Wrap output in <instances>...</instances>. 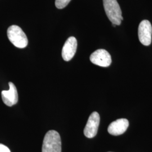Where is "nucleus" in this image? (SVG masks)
<instances>
[{
	"label": "nucleus",
	"mask_w": 152,
	"mask_h": 152,
	"mask_svg": "<svg viewBox=\"0 0 152 152\" xmlns=\"http://www.w3.org/2000/svg\"><path fill=\"white\" fill-rule=\"evenodd\" d=\"M104 7L109 20L114 26H119L123 20L122 11L117 0H103Z\"/></svg>",
	"instance_id": "f257e3e1"
},
{
	"label": "nucleus",
	"mask_w": 152,
	"mask_h": 152,
	"mask_svg": "<svg viewBox=\"0 0 152 152\" xmlns=\"http://www.w3.org/2000/svg\"><path fill=\"white\" fill-rule=\"evenodd\" d=\"M129 125V121L125 118L117 120L112 122L108 128V131L110 135L118 136L125 133Z\"/></svg>",
	"instance_id": "1a4fd4ad"
},
{
	"label": "nucleus",
	"mask_w": 152,
	"mask_h": 152,
	"mask_svg": "<svg viewBox=\"0 0 152 152\" xmlns=\"http://www.w3.org/2000/svg\"><path fill=\"white\" fill-rule=\"evenodd\" d=\"M152 27L151 23L144 20L140 23L138 28V37L141 44L149 46L152 42Z\"/></svg>",
	"instance_id": "20e7f679"
},
{
	"label": "nucleus",
	"mask_w": 152,
	"mask_h": 152,
	"mask_svg": "<svg viewBox=\"0 0 152 152\" xmlns=\"http://www.w3.org/2000/svg\"><path fill=\"white\" fill-rule=\"evenodd\" d=\"M9 90H3L1 92V96L3 102L6 105L11 107L18 103V94L15 85L10 82L9 83Z\"/></svg>",
	"instance_id": "0eeeda50"
},
{
	"label": "nucleus",
	"mask_w": 152,
	"mask_h": 152,
	"mask_svg": "<svg viewBox=\"0 0 152 152\" xmlns=\"http://www.w3.org/2000/svg\"><path fill=\"white\" fill-rule=\"evenodd\" d=\"M77 41L75 37H70L66 41L62 49V57L63 59L68 61L71 60L76 54Z\"/></svg>",
	"instance_id": "6e6552de"
},
{
	"label": "nucleus",
	"mask_w": 152,
	"mask_h": 152,
	"mask_svg": "<svg viewBox=\"0 0 152 152\" xmlns=\"http://www.w3.org/2000/svg\"><path fill=\"white\" fill-rule=\"evenodd\" d=\"M42 152H61V142L59 134L50 130L44 137Z\"/></svg>",
	"instance_id": "f03ea898"
},
{
	"label": "nucleus",
	"mask_w": 152,
	"mask_h": 152,
	"mask_svg": "<svg viewBox=\"0 0 152 152\" xmlns=\"http://www.w3.org/2000/svg\"><path fill=\"white\" fill-rule=\"evenodd\" d=\"M90 59L93 64L102 67H108L112 63L110 55L104 49H99L94 51L91 55Z\"/></svg>",
	"instance_id": "39448f33"
},
{
	"label": "nucleus",
	"mask_w": 152,
	"mask_h": 152,
	"mask_svg": "<svg viewBox=\"0 0 152 152\" xmlns=\"http://www.w3.org/2000/svg\"><path fill=\"white\" fill-rule=\"evenodd\" d=\"M71 1V0H55V6L58 9H61L68 5Z\"/></svg>",
	"instance_id": "9d476101"
},
{
	"label": "nucleus",
	"mask_w": 152,
	"mask_h": 152,
	"mask_svg": "<svg viewBox=\"0 0 152 152\" xmlns=\"http://www.w3.org/2000/svg\"><path fill=\"white\" fill-rule=\"evenodd\" d=\"M0 152H11L9 148L2 144H0Z\"/></svg>",
	"instance_id": "9b49d317"
},
{
	"label": "nucleus",
	"mask_w": 152,
	"mask_h": 152,
	"mask_svg": "<svg viewBox=\"0 0 152 152\" xmlns=\"http://www.w3.org/2000/svg\"><path fill=\"white\" fill-rule=\"evenodd\" d=\"M100 124V115L96 112H92L90 115L84 129V135L88 138H92L96 135Z\"/></svg>",
	"instance_id": "423d86ee"
},
{
	"label": "nucleus",
	"mask_w": 152,
	"mask_h": 152,
	"mask_svg": "<svg viewBox=\"0 0 152 152\" xmlns=\"http://www.w3.org/2000/svg\"><path fill=\"white\" fill-rule=\"evenodd\" d=\"M7 34L10 41L16 48L23 49L27 46V37L19 26L13 25L9 27Z\"/></svg>",
	"instance_id": "7ed1b4c3"
}]
</instances>
